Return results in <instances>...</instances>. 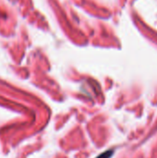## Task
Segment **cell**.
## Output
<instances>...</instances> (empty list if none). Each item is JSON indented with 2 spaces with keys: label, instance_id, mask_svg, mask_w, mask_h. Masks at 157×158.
Masks as SVG:
<instances>
[{
  "label": "cell",
  "instance_id": "cell-1",
  "mask_svg": "<svg viewBox=\"0 0 157 158\" xmlns=\"http://www.w3.org/2000/svg\"><path fill=\"white\" fill-rule=\"evenodd\" d=\"M111 153H112L109 151V152H107V153H103L102 155L98 156L97 158H108V157H109V155H110Z\"/></svg>",
  "mask_w": 157,
  "mask_h": 158
}]
</instances>
